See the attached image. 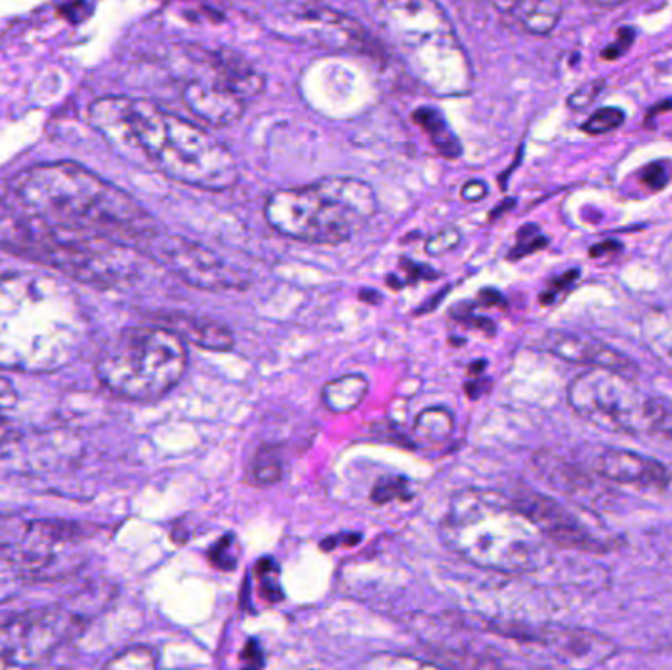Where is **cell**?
Listing matches in <instances>:
<instances>
[{"mask_svg":"<svg viewBox=\"0 0 672 670\" xmlns=\"http://www.w3.org/2000/svg\"><path fill=\"white\" fill-rule=\"evenodd\" d=\"M168 322V329L180 334L185 342L198 344L199 349L226 352L234 347L233 332L221 322L193 315H171Z\"/></svg>","mask_w":672,"mask_h":670,"instance_id":"cell-16","label":"cell"},{"mask_svg":"<svg viewBox=\"0 0 672 670\" xmlns=\"http://www.w3.org/2000/svg\"><path fill=\"white\" fill-rule=\"evenodd\" d=\"M284 465L279 460L278 453L274 448H260L250 462V478L254 483L269 486L281 480Z\"/></svg>","mask_w":672,"mask_h":670,"instance_id":"cell-20","label":"cell"},{"mask_svg":"<svg viewBox=\"0 0 672 670\" xmlns=\"http://www.w3.org/2000/svg\"><path fill=\"white\" fill-rule=\"evenodd\" d=\"M639 179L651 191H661L669 185V171L664 168V163L653 161V163H647L646 168L641 170Z\"/></svg>","mask_w":672,"mask_h":670,"instance_id":"cell-24","label":"cell"},{"mask_svg":"<svg viewBox=\"0 0 672 670\" xmlns=\"http://www.w3.org/2000/svg\"><path fill=\"white\" fill-rule=\"evenodd\" d=\"M455 430V415L445 407H429L417 415L413 423L415 447L433 450L445 447Z\"/></svg>","mask_w":672,"mask_h":670,"instance_id":"cell-17","label":"cell"},{"mask_svg":"<svg viewBox=\"0 0 672 670\" xmlns=\"http://www.w3.org/2000/svg\"><path fill=\"white\" fill-rule=\"evenodd\" d=\"M492 2L505 14H513V10L518 7V0H492Z\"/></svg>","mask_w":672,"mask_h":670,"instance_id":"cell-30","label":"cell"},{"mask_svg":"<svg viewBox=\"0 0 672 670\" xmlns=\"http://www.w3.org/2000/svg\"><path fill=\"white\" fill-rule=\"evenodd\" d=\"M533 641L545 645L566 664L576 667H598L616 652V647L608 637L568 627H547L543 629V634L533 637Z\"/></svg>","mask_w":672,"mask_h":670,"instance_id":"cell-14","label":"cell"},{"mask_svg":"<svg viewBox=\"0 0 672 670\" xmlns=\"http://www.w3.org/2000/svg\"><path fill=\"white\" fill-rule=\"evenodd\" d=\"M82 455L79 438L70 433H42L0 443V470L14 474L55 472Z\"/></svg>","mask_w":672,"mask_h":670,"instance_id":"cell-10","label":"cell"},{"mask_svg":"<svg viewBox=\"0 0 672 670\" xmlns=\"http://www.w3.org/2000/svg\"><path fill=\"white\" fill-rule=\"evenodd\" d=\"M377 199L366 181L327 178L306 188L269 195L264 215L269 226L294 241L342 244L376 215Z\"/></svg>","mask_w":672,"mask_h":670,"instance_id":"cell-4","label":"cell"},{"mask_svg":"<svg viewBox=\"0 0 672 670\" xmlns=\"http://www.w3.org/2000/svg\"><path fill=\"white\" fill-rule=\"evenodd\" d=\"M543 349L555 354L561 360L583 364V366L598 368L608 370L616 374L626 375L636 380L637 366L631 358L621 354L619 350L610 344L601 342L584 334H573V332L551 331L543 339Z\"/></svg>","mask_w":672,"mask_h":670,"instance_id":"cell-12","label":"cell"},{"mask_svg":"<svg viewBox=\"0 0 672 670\" xmlns=\"http://www.w3.org/2000/svg\"><path fill=\"white\" fill-rule=\"evenodd\" d=\"M185 107L206 125L231 126L244 117L246 100L231 89L224 81H191L183 89Z\"/></svg>","mask_w":672,"mask_h":670,"instance_id":"cell-13","label":"cell"},{"mask_svg":"<svg viewBox=\"0 0 672 670\" xmlns=\"http://www.w3.org/2000/svg\"><path fill=\"white\" fill-rule=\"evenodd\" d=\"M619 248H621V246H619L618 242H604L600 246H594L590 254L591 256H600L604 251H619Z\"/></svg>","mask_w":672,"mask_h":670,"instance_id":"cell-31","label":"cell"},{"mask_svg":"<svg viewBox=\"0 0 672 670\" xmlns=\"http://www.w3.org/2000/svg\"><path fill=\"white\" fill-rule=\"evenodd\" d=\"M440 535L468 563L503 574L537 571L547 556V536L515 501L492 490L455 493Z\"/></svg>","mask_w":672,"mask_h":670,"instance_id":"cell-3","label":"cell"},{"mask_svg":"<svg viewBox=\"0 0 672 670\" xmlns=\"http://www.w3.org/2000/svg\"><path fill=\"white\" fill-rule=\"evenodd\" d=\"M636 42V30L633 28H621L616 36V42H611L610 45L604 47L601 57L604 60H618L621 55L628 52L629 47Z\"/></svg>","mask_w":672,"mask_h":670,"instance_id":"cell-25","label":"cell"},{"mask_svg":"<svg viewBox=\"0 0 672 670\" xmlns=\"http://www.w3.org/2000/svg\"><path fill=\"white\" fill-rule=\"evenodd\" d=\"M17 402H19V395H17L14 385L10 384L9 380L0 377V417H4V413L17 407Z\"/></svg>","mask_w":672,"mask_h":670,"instance_id":"cell-28","label":"cell"},{"mask_svg":"<svg viewBox=\"0 0 672 670\" xmlns=\"http://www.w3.org/2000/svg\"><path fill=\"white\" fill-rule=\"evenodd\" d=\"M626 123V113L618 107L598 108L594 115L584 123L583 130L586 135H606L616 130Z\"/></svg>","mask_w":672,"mask_h":670,"instance_id":"cell-22","label":"cell"},{"mask_svg":"<svg viewBox=\"0 0 672 670\" xmlns=\"http://www.w3.org/2000/svg\"><path fill=\"white\" fill-rule=\"evenodd\" d=\"M586 2H590L594 7H601V9H611V7H619L626 0H586Z\"/></svg>","mask_w":672,"mask_h":670,"instance_id":"cell-32","label":"cell"},{"mask_svg":"<svg viewBox=\"0 0 672 670\" xmlns=\"http://www.w3.org/2000/svg\"><path fill=\"white\" fill-rule=\"evenodd\" d=\"M148 244H152L158 259L189 286L206 291H231L248 286V277L241 269L226 264V259L199 242L181 236L160 238L158 234Z\"/></svg>","mask_w":672,"mask_h":670,"instance_id":"cell-8","label":"cell"},{"mask_svg":"<svg viewBox=\"0 0 672 670\" xmlns=\"http://www.w3.org/2000/svg\"><path fill=\"white\" fill-rule=\"evenodd\" d=\"M601 478L647 493L672 496V466L631 450L606 448L594 460Z\"/></svg>","mask_w":672,"mask_h":670,"instance_id":"cell-11","label":"cell"},{"mask_svg":"<svg viewBox=\"0 0 672 670\" xmlns=\"http://www.w3.org/2000/svg\"><path fill=\"white\" fill-rule=\"evenodd\" d=\"M90 125L126 160L148 161L166 178L203 191L238 181L231 150L203 128L148 100L108 95L89 108Z\"/></svg>","mask_w":672,"mask_h":670,"instance_id":"cell-1","label":"cell"},{"mask_svg":"<svg viewBox=\"0 0 672 670\" xmlns=\"http://www.w3.org/2000/svg\"><path fill=\"white\" fill-rule=\"evenodd\" d=\"M606 89V81L594 79L590 83H584L578 89L574 91L573 95L568 97V108L573 110H584V108L590 107L594 100L600 97L601 91Z\"/></svg>","mask_w":672,"mask_h":670,"instance_id":"cell-23","label":"cell"},{"mask_svg":"<svg viewBox=\"0 0 672 670\" xmlns=\"http://www.w3.org/2000/svg\"><path fill=\"white\" fill-rule=\"evenodd\" d=\"M568 403L580 417L629 437H653L666 429L669 413L631 377L591 368L568 385Z\"/></svg>","mask_w":672,"mask_h":670,"instance_id":"cell-6","label":"cell"},{"mask_svg":"<svg viewBox=\"0 0 672 670\" xmlns=\"http://www.w3.org/2000/svg\"><path fill=\"white\" fill-rule=\"evenodd\" d=\"M513 14L531 34L547 36L561 22L563 0H518Z\"/></svg>","mask_w":672,"mask_h":670,"instance_id":"cell-19","label":"cell"},{"mask_svg":"<svg viewBox=\"0 0 672 670\" xmlns=\"http://www.w3.org/2000/svg\"><path fill=\"white\" fill-rule=\"evenodd\" d=\"M156 664H158V657H156V652L152 649H148V647H132V649L118 652L117 657H113L110 661H107L105 667H108V669L143 670L153 669Z\"/></svg>","mask_w":672,"mask_h":670,"instance_id":"cell-21","label":"cell"},{"mask_svg":"<svg viewBox=\"0 0 672 670\" xmlns=\"http://www.w3.org/2000/svg\"><path fill=\"white\" fill-rule=\"evenodd\" d=\"M366 394V377L362 374H346L323 385L321 402L331 413H350L359 410Z\"/></svg>","mask_w":672,"mask_h":670,"instance_id":"cell-18","label":"cell"},{"mask_svg":"<svg viewBox=\"0 0 672 670\" xmlns=\"http://www.w3.org/2000/svg\"><path fill=\"white\" fill-rule=\"evenodd\" d=\"M486 195V188L482 183H478V181H470L467 188L462 189V198L468 199V201H478V199H482Z\"/></svg>","mask_w":672,"mask_h":670,"instance_id":"cell-29","label":"cell"},{"mask_svg":"<svg viewBox=\"0 0 672 670\" xmlns=\"http://www.w3.org/2000/svg\"><path fill=\"white\" fill-rule=\"evenodd\" d=\"M44 581V564L22 536L17 543H0V604L19 596L28 584Z\"/></svg>","mask_w":672,"mask_h":670,"instance_id":"cell-15","label":"cell"},{"mask_svg":"<svg viewBox=\"0 0 672 670\" xmlns=\"http://www.w3.org/2000/svg\"><path fill=\"white\" fill-rule=\"evenodd\" d=\"M513 501L541 529L547 541H553L556 545L588 553H608L616 546L614 536L608 535L604 529L594 528L590 521L586 523L558 501L541 493H525Z\"/></svg>","mask_w":672,"mask_h":670,"instance_id":"cell-9","label":"cell"},{"mask_svg":"<svg viewBox=\"0 0 672 670\" xmlns=\"http://www.w3.org/2000/svg\"><path fill=\"white\" fill-rule=\"evenodd\" d=\"M14 213L38 223L148 244L160 231L135 198L73 161L38 163L10 181Z\"/></svg>","mask_w":672,"mask_h":670,"instance_id":"cell-2","label":"cell"},{"mask_svg":"<svg viewBox=\"0 0 672 670\" xmlns=\"http://www.w3.org/2000/svg\"><path fill=\"white\" fill-rule=\"evenodd\" d=\"M576 279H578V272H576V269L568 272L565 276L558 277L556 281H553V286L548 287L547 291H545L543 304H555L556 297L565 296L566 291L570 289V286H573Z\"/></svg>","mask_w":672,"mask_h":670,"instance_id":"cell-27","label":"cell"},{"mask_svg":"<svg viewBox=\"0 0 672 670\" xmlns=\"http://www.w3.org/2000/svg\"><path fill=\"white\" fill-rule=\"evenodd\" d=\"M105 594L87 599H73V604H60L32 609L0 626V669H28L50 661L54 652L82 631L89 619L87 611L103 606Z\"/></svg>","mask_w":672,"mask_h":670,"instance_id":"cell-7","label":"cell"},{"mask_svg":"<svg viewBox=\"0 0 672 670\" xmlns=\"http://www.w3.org/2000/svg\"><path fill=\"white\" fill-rule=\"evenodd\" d=\"M188 360L185 340L168 327H130L100 350L95 374L117 397L156 402L180 384Z\"/></svg>","mask_w":672,"mask_h":670,"instance_id":"cell-5","label":"cell"},{"mask_svg":"<svg viewBox=\"0 0 672 670\" xmlns=\"http://www.w3.org/2000/svg\"><path fill=\"white\" fill-rule=\"evenodd\" d=\"M458 242H460V234H458L455 228H448V231L435 234V236L427 242V252H429L430 256H442V254H447L448 251H452Z\"/></svg>","mask_w":672,"mask_h":670,"instance_id":"cell-26","label":"cell"}]
</instances>
